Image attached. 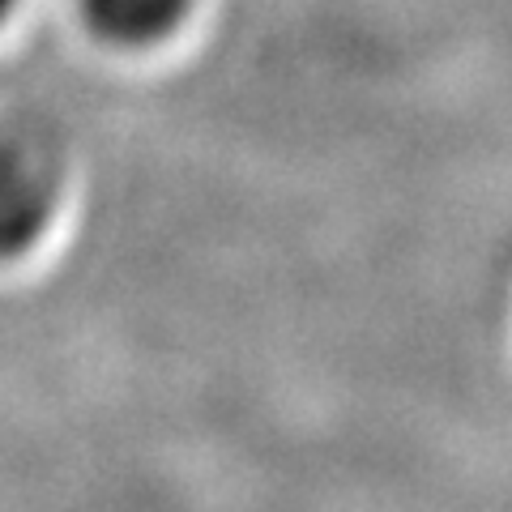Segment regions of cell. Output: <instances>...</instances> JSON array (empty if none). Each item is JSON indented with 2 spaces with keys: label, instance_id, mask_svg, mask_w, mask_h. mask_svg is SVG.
I'll return each instance as SVG.
<instances>
[{
  "label": "cell",
  "instance_id": "1",
  "mask_svg": "<svg viewBox=\"0 0 512 512\" xmlns=\"http://www.w3.org/2000/svg\"><path fill=\"white\" fill-rule=\"evenodd\" d=\"M60 175L35 137L0 133V261L30 252L56 214Z\"/></svg>",
  "mask_w": 512,
  "mask_h": 512
},
{
  "label": "cell",
  "instance_id": "2",
  "mask_svg": "<svg viewBox=\"0 0 512 512\" xmlns=\"http://www.w3.org/2000/svg\"><path fill=\"white\" fill-rule=\"evenodd\" d=\"M197 0H82L86 26L111 47H154L188 22Z\"/></svg>",
  "mask_w": 512,
  "mask_h": 512
},
{
  "label": "cell",
  "instance_id": "3",
  "mask_svg": "<svg viewBox=\"0 0 512 512\" xmlns=\"http://www.w3.org/2000/svg\"><path fill=\"white\" fill-rule=\"evenodd\" d=\"M13 9H18V0H0V26L9 22V13H13Z\"/></svg>",
  "mask_w": 512,
  "mask_h": 512
}]
</instances>
